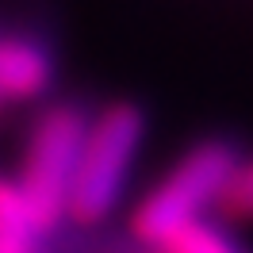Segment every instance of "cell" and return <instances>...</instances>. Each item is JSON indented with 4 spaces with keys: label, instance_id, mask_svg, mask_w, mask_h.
Wrapping results in <instances>:
<instances>
[{
    "label": "cell",
    "instance_id": "8992f818",
    "mask_svg": "<svg viewBox=\"0 0 253 253\" xmlns=\"http://www.w3.org/2000/svg\"><path fill=\"white\" fill-rule=\"evenodd\" d=\"M215 207L226 222H253V158H238Z\"/></svg>",
    "mask_w": 253,
    "mask_h": 253
},
{
    "label": "cell",
    "instance_id": "6da1fadb",
    "mask_svg": "<svg viewBox=\"0 0 253 253\" xmlns=\"http://www.w3.org/2000/svg\"><path fill=\"white\" fill-rule=\"evenodd\" d=\"M146 138V115L138 104H108L88 115L84 138L77 150L69 196H65V219L77 226H96L115 211L123 200L130 165L138 158V146Z\"/></svg>",
    "mask_w": 253,
    "mask_h": 253
},
{
    "label": "cell",
    "instance_id": "3957f363",
    "mask_svg": "<svg viewBox=\"0 0 253 253\" xmlns=\"http://www.w3.org/2000/svg\"><path fill=\"white\" fill-rule=\"evenodd\" d=\"M88 126V111L81 104H46L35 115L27 150H23V173H19V192L27 196L42 234H54L65 219V196L77 165V150Z\"/></svg>",
    "mask_w": 253,
    "mask_h": 253
},
{
    "label": "cell",
    "instance_id": "5b68a950",
    "mask_svg": "<svg viewBox=\"0 0 253 253\" xmlns=\"http://www.w3.org/2000/svg\"><path fill=\"white\" fill-rule=\"evenodd\" d=\"M150 250L154 253H242L234 238L226 234L219 222H211V219L184 222L180 230H173L165 242L150 246Z\"/></svg>",
    "mask_w": 253,
    "mask_h": 253
},
{
    "label": "cell",
    "instance_id": "ba28073f",
    "mask_svg": "<svg viewBox=\"0 0 253 253\" xmlns=\"http://www.w3.org/2000/svg\"><path fill=\"white\" fill-rule=\"evenodd\" d=\"M134 253H154V250H150V246H138V250H134Z\"/></svg>",
    "mask_w": 253,
    "mask_h": 253
},
{
    "label": "cell",
    "instance_id": "277c9868",
    "mask_svg": "<svg viewBox=\"0 0 253 253\" xmlns=\"http://www.w3.org/2000/svg\"><path fill=\"white\" fill-rule=\"evenodd\" d=\"M54 88V54L31 31L0 27V115L31 108Z\"/></svg>",
    "mask_w": 253,
    "mask_h": 253
},
{
    "label": "cell",
    "instance_id": "7a4b0ae2",
    "mask_svg": "<svg viewBox=\"0 0 253 253\" xmlns=\"http://www.w3.org/2000/svg\"><path fill=\"white\" fill-rule=\"evenodd\" d=\"M238 165V150L226 138H204L188 146L173 169L154 188L142 192L138 207L130 211V234L138 246H158L192 219H207L215 207L230 169Z\"/></svg>",
    "mask_w": 253,
    "mask_h": 253
},
{
    "label": "cell",
    "instance_id": "52a82bcc",
    "mask_svg": "<svg viewBox=\"0 0 253 253\" xmlns=\"http://www.w3.org/2000/svg\"><path fill=\"white\" fill-rule=\"evenodd\" d=\"M0 253H42L39 238H8L0 234Z\"/></svg>",
    "mask_w": 253,
    "mask_h": 253
}]
</instances>
